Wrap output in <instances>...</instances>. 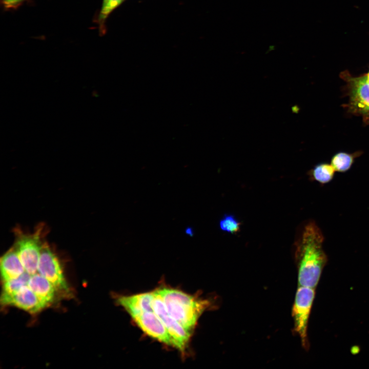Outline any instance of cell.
Instances as JSON below:
<instances>
[{
    "instance_id": "cell-1",
    "label": "cell",
    "mask_w": 369,
    "mask_h": 369,
    "mask_svg": "<svg viewBox=\"0 0 369 369\" xmlns=\"http://www.w3.org/2000/svg\"><path fill=\"white\" fill-rule=\"evenodd\" d=\"M324 237L315 221L305 223L294 243V255L298 271V286L315 289L327 262L323 249Z\"/></svg>"
},
{
    "instance_id": "cell-2",
    "label": "cell",
    "mask_w": 369,
    "mask_h": 369,
    "mask_svg": "<svg viewBox=\"0 0 369 369\" xmlns=\"http://www.w3.org/2000/svg\"><path fill=\"white\" fill-rule=\"evenodd\" d=\"M155 291L168 313L191 334L200 316L210 304L208 300L198 298L176 289L162 287Z\"/></svg>"
},
{
    "instance_id": "cell-3",
    "label": "cell",
    "mask_w": 369,
    "mask_h": 369,
    "mask_svg": "<svg viewBox=\"0 0 369 369\" xmlns=\"http://www.w3.org/2000/svg\"><path fill=\"white\" fill-rule=\"evenodd\" d=\"M315 295V289L298 286L292 309L294 331L299 337L304 349L309 347L308 322Z\"/></svg>"
},
{
    "instance_id": "cell-4",
    "label": "cell",
    "mask_w": 369,
    "mask_h": 369,
    "mask_svg": "<svg viewBox=\"0 0 369 369\" xmlns=\"http://www.w3.org/2000/svg\"><path fill=\"white\" fill-rule=\"evenodd\" d=\"M40 231L38 229L32 234L16 232L15 248L25 271L31 275L37 273L42 243Z\"/></svg>"
},
{
    "instance_id": "cell-5",
    "label": "cell",
    "mask_w": 369,
    "mask_h": 369,
    "mask_svg": "<svg viewBox=\"0 0 369 369\" xmlns=\"http://www.w3.org/2000/svg\"><path fill=\"white\" fill-rule=\"evenodd\" d=\"M152 306L154 312L163 323L171 336L174 347L184 353L187 348L191 334L167 312L161 299L154 291Z\"/></svg>"
},
{
    "instance_id": "cell-6",
    "label": "cell",
    "mask_w": 369,
    "mask_h": 369,
    "mask_svg": "<svg viewBox=\"0 0 369 369\" xmlns=\"http://www.w3.org/2000/svg\"><path fill=\"white\" fill-rule=\"evenodd\" d=\"M37 273L47 279L56 290L68 292L60 263L46 243H42Z\"/></svg>"
},
{
    "instance_id": "cell-7",
    "label": "cell",
    "mask_w": 369,
    "mask_h": 369,
    "mask_svg": "<svg viewBox=\"0 0 369 369\" xmlns=\"http://www.w3.org/2000/svg\"><path fill=\"white\" fill-rule=\"evenodd\" d=\"M131 317L147 335L162 343L174 347L171 336L154 311L142 312Z\"/></svg>"
},
{
    "instance_id": "cell-8",
    "label": "cell",
    "mask_w": 369,
    "mask_h": 369,
    "mask_svg": "<svg viewBox=\"0 0 369 369\" xmlns=\"http://www.w3.org/2000/svg\"><path fill=\"white\" fill-rule=\"evenodd\" d=\"M1 302L4 305H13L32 314L46 307L28 285L13 295H2Z\"/></svg>"
},
{
    "instance_id": "cell-9",
    "label": "cell",
    "mask_w": 369,
    "mask_h": 369,
    "mask_svg": "<svg viewBox=\"0 0 369 369\" xmlns=\"http://www.w3.org/2000/svg\"><path fill=\"white\" fill-rule=\"evenodd\" d=\"M350 104L353 110L369 115V82L366 76L352 80Z\"/></svg>"
},
{
    "instance_id": "cell-10",
    "label": "cell",
    "mask_w": 369,
    "mask_h": 369,
    "mask_svg": "<svg viewBox=\"0 0 369 369\" xmlns=\"http://www.w3.org/2000/svg\"><path fill=\"white\" fill-rule=\"evenodd\" d=\"M154 292H146L130 296H121L117 302L131 316L142 312L153 311L152 302Z\"/></svg>"
},
{
    "instance_id": "cell-11",
    "label": "cell",
    "mask_w": 369,
    "mask_h": 369,
    "mask_svg": "<svg viewBox=\"0 0 369 369\" xmlns=\"http://www.w3.org/2000/svg\"><path fill=\"white\" fill-rule=\"evenodd\" d=\"M0 269L3 281L17 278L26 272L14 247L1 257Z\"/></svg>"
},
{
    "instance_id": "cell-12",
    "label": "cell",
    "mask_w": 369,
    "mask_h": 369,
    "mask_svg": "<svg viewBox=\"0 0 369 369\" xmlns=\"http://www.w3.org/2000/svg\"><path fill=\"white\" fill-rule=\"evenodd\" d=\"M28 286L46 306L53 301L55 288L38 273L31 275Z\"/></svg>"
},
{
    "instance_id": "cell-13",
    "label": "cell",
    "mask_w": 369,
    "mask_h": 369,
    "mask_svg": "<svg viewBox=\"0 0 369 369\" xmlns=\"http://www.w3.org/2000/svg\"><path fill=\"white\" fill-rule=\"evenodd\" d=\"M336 171L331 164L322 163L316 165L309 172V176L312 180H315L324 184L331 181Z\"/></svg>"
},
{
    "instance_id": "cell-14",
    "label": "cell",
    "mask_w": 369,
    "mask_h": 369,
    "mask_svg": "<svg viewBox=\"0 0 369 369\" xmlns=\"http://www.w3.org/2000/svg\"><path fill=\"white\" fill-rule=\"evenodd\" d=\"M124 0H102L101 7L98 16L97 23L99 27V33L103 35L106 32V21L109 15Z\"/></svg>"
},
{
    "instance_id": "cell-15",
    "label": "cell",
    "mask_w": 369,
    "mask_h": 369,
    "mask_svg": "<svg viewBox=\"0 0 369 369\" xmlns=\"http://www.w3.org/2000/svg\"><path fill=\"white\" fill-rule=\"evenodd\" d=\"M31 275L25 272L20 276L3 281L2 295H13L22 288L27 286Z\"/></svg>"
},
{
    "instance_id": "cell-16",
    "label": "cell",
    "mask_w": 369,
    "mask_h": 369,
    "mask_svg": "<svg viewBox=\"0 0 369 369\" xmlns=\"http://www.w3.org/2000/svg\"><path fill=\"white\" fill-rule=\"evenodd\" d=\"M354 159V156L352 154L345 152H339L333 156L331 164L336 171L345 172L351 168Z\"/></svg>"
},
{
    "instance_id": "cell-17",
    "label": "cell",
    "mask_w": 369,
    "mask_h": 369,
    "mask_svg": "<svg viewBox=\"0 0 369 369\" xmlns=\"http://www.w3.org/2000/svg\"><path fill=\"white\" fill-rule=\"evenodd\" d=\"M220 229L230 234H236L239 232L241 222L232 214H224L219 222Z\"/></svg>"
},
{
    "instance_id": "cell-18",
    "label": "cell",
    "mask_w": 369,
    "mask_h": 369,
    "mask_svg": "<svg viewBox=\"0 0 369 369\" xmlns=\"http://www.w3.org/2000/svg\"><path fill=\"white\" fill-rule=\"evenodd\" d=\"M24 0H2V4L6 9H15L19 7Z\"/></svg>"
},
{
    "instance_id": "cell-19",
    "label": "cell",
    "mask_w": 369,
    "mask_h": 369,
    "mask_svg": "<svg viewBox=\"0 0 369 369\" xmlns=\"http://www.w3.org/2000/svg\"><path fill=\"white\" fill-rule=\"evenodd\" d=\"M185 233L190 236H192L194 234L193 229L191 227H187L185 229Z\"/></svg>"
}]
</instances>
